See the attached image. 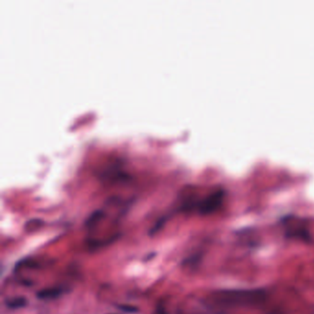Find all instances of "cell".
Returning a JSON list of instances; mask_svg holds the SVG:
<instances>
[{
  "label": "cell",
  "instance_id": "1",
  "mask_svg": "<svg viewBox=\"0 0 314 314\" xmlns=\"http://www.w3.org/2000/svg\"><path fill=\"white\" fill-rule=\"evenodd\" d=\"M215 299L222 304L254 305L265 300L263 291H227L216 294Z\"/></svg>",
  "mask_w": 314,
  "mask_h": 314
},
{
  "label": "cell",
  "instance_id": "2",
  "mask_svg": "<svg viewBox=\"0 0 314 314\" xmlns=\"http://www.w3.org/2000/svg\"><path fill=\"white\" fill-rule=\"evenodd\" d=\"M225 197V193L222 189H217L216 191L209 194L207 197H204V199L198 201L197 208L198 211L203 214L207 215L216 211L220 207L223 199Z\"/></svg>",
  "mask_w": 314,
  "mask_h": 314
},
{
  "label": "cell",
  "instance_id": "3",
  "mask_svg": "<svg viewBox=\"0 0 314 314\" xmlns=\"http://www.w3.org/2000/svg\"><path fill=\"white\" fill-rule=\"evenodd\" d=\"M63 293L64 290L61 288H47L37 292L36 297L39 299H45V300L55 299L59 298Z\"/></svg>",
  "mask_w": 314,
  "mask_h": 314
},
{
  "label": "cell",
  "instance_id": "4",
  "mask_svg": "<svg viewBox=\"0 0 314 314\" xmlns=\"http://www.w3.org/2000/svg\"><path fill=\"white\" fill-rule=\"evenodd\" d=\"M103 218H104V212L102 209L95 210L94 212L91 213L87 219L85 227L88 229H93L101 223Z\"/></svg>",
  "mask_w": 314,
  "mask_h": 314
},
{
  "label": "cell",
  "instance_id": "5",
  "mask_svg": "<svg viewBox=\"0 0 314 314\" xmlns=\"http://www.w3.org/2000/svg\"><path fill=\"white\" fill-rule=\"evenodd\" d=\"M26 304H27V300L24 297L8 298H6V300H5V305L12 310L22 308V307L26 306Z\"/></svg>",
  "mask_w": 314,
  "mask_h": 314
},
{
  "label": "cell",
  "instance_id": "6",
  "mask_svg": "<svg viewBox=\"0 0 314 314\" xmlns=\"http://www.w3.org/2000/svg\"><path fill=\"white\" fill-rule=\"evenodd\" d=\"M42 224H43V222L40 220H30V221L26 224L25 229H26L27 231H33V230L38 229V228L42 226Z\"/></svg>",
  "mask_w": 314,
  "mask_h": 314
},
{
  "label": "cell",
  "instance_id": "7",
  "mask_svg": "<svg viewBox=\"0 0 314 314\" xmlns=\"http://www.w3.org/2000/svg\"><path fill=\"white\" fill-rule=\"evenodd\" d=\"M165 221L166 220L164 218H163V219H161V220H158L157 223H156V225L150 229V231H149L150 235H154V234H156L157 232H158V231L161 229V228L163 227V225L165 224Z\"/></svg>",
  "mask_w": 314,
  "mask_h": 314
},
{
  "label": "cell",
  "instance_id": "8",
  "mask_svg": "<svg viewBox=\"0 0 314 314\" xmlns=\"http://www.w3.org/2000/svg\"><path fill=\"white\" fill-rule=\"evenodd\" d=\"M122 312L128 313V314H135L138 312V309L135 307L131 306V305H119L117 306Z\"/></svg>",
  "mask_w": 314,
  "mask_h": 314
},
{
  "label": "cell",
  "instance_id": "9",
  "mask_svg": "<svg viewBox=\"0 0 314 314\" xmlns=\"http://www.w3.org/2000/svg\"><path fill=\"white\" fill-rule=\"evenodd\" d=\"M166 314L165 310H164L163 308H158L157 311H156V313H155V314Z\"/></svg>",
  "mask_w": 314,
  "mask_h": 314
}]
</instances>
